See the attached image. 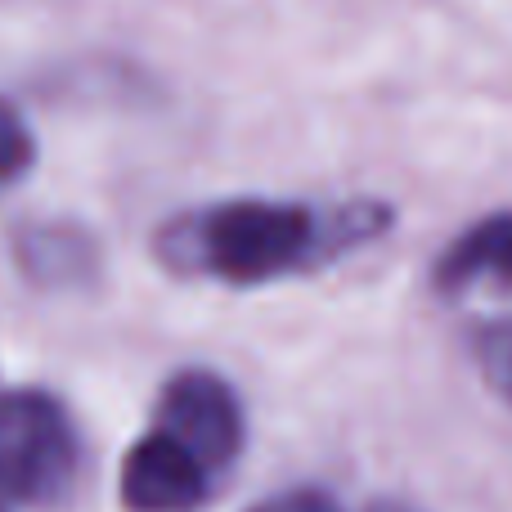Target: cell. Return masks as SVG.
Segmentation results:
<instances>
[{"label":"cell","instance_id":"obj_7","mask_svg":"<svg viewBox=\"0 0 512 512\" xmlns=\"http://www.w3.org/2000/svg\"><path fill=\"white\" fill-rule=\"evenodd\" d=\"M32 153H36V144H32V135H27L23 117L9 104H0V189H9L18 176H27Z\"/></svg>","mask_w":512,"mask_h":512},{"label":"cell","instance_id":"obj_9","mask_svg":"<svg viewBox=\"0 0 512 512\" xmlns=\"http://www.w3.org/2000/svg\"><path fill=\"white\" fill-rule=\"evenodd\" d=\"M373 512H409V508H400V504H378Z\"/></svg>","mask_w":512,"mask_h":512},{"label":"cell","instance_id":"obj_5","mask_svg":"<svg viewBox=\"0 0 512 512\" xmlns=\"http://www.w3.org/2000/svg\"><path fill=\"white\" fill-rule=\"evenodd\" d=\"M436 288L450 297L468 288H512V212L468 225L436 261Z\"/></svg>","mask_w":512,"mask_h":512},{"label":"cell","instance_id":"obj_10","mask_svg":"<svg viewBox=\"0 0 512 512\" xmlns=\"http://www.w3.org/2000/svg\"><path fill=\"white\" fill-rule=\"evenodd\" d=\"M0 512H5V508H0Z\"/></svg>","mask_w":512,"mask_h":512},{"label":"cell","instance_id":"obj_4","mask_svg":"<svg viewBox=\"0 0 512 512\" xmlns=\"http://www.w3.org/2000/svg\"><path fill=\"white\" fill-rule=\"evenodd\" d=\"M207 463L153 427L122 459V504L131 512H194L207 499Z\"/></svg>","mask_w":512,"mask_h":512},{"label":"cell","instance_id":"obj_3","mask_svg":"<svg viewBox=\"0 0 512 512\" xmlns=\"http://www.w3.org/2000/svg\"><path fill=\"white\" fill-rule=\"evenodd\" d=\"M158 427L176 436L185 450H194L207 468H225L243 445V405L225 378L207 369H185L162 387Z\"/></svg>","mask_w":512,"mask_h":512},{"label":"cell","instance_id":"obj_6","mask_svg":"<svg viewBox=\"0 0 512 512\" xmlns=\"http://www.w3.org/2000/svg\"><path fill=\"white\" fill-rule=\"evenodd\" d=\"M472 351H477V364H481V373H486V382L512 405V315L481 328Z\"/></svg>","mask_w":512,"mask_h":512},{"label":"cell","instance_id":"obj_1","mask_svg":"<svg viewBox=\"0 0 512 512\" xmlns=\"http://www.w3.org/2000/svg\"><path fill=\"white\" fill-rule=\"evenodd\" d=\"M391 225V212L378 203H351L337 212H315L301 203H265V198H234L207 207L176 225L171 248L180 261L234 288L283 279L292 270L337 256L355 243L373 239Z\"/></svg>","mask_w":512,"mask_h":512},{"label":"cell","instance_id":"obj_2","mask_svg":"<svg viewBox=\"0 0 512 512\" xmlns=\"http://www.w3.org/2000/svg\"><path fill=\"white\" fill-rule=\"evenodd\" d=\"M77 472V436L63 405L45 391L0 396V495L50 504Z\"/></svg>","mask_w":512,"mask_h":512},{"label":"cell","instance_id":"obj_8","mask_svg":"<svg viewBox=\"0 0 512 512\" xmlns=\"http://www.w3.org/2000/svg\"><path fill=\"white\" fill-rule=\"evenodd\" d=\"M252 512H342L337 499L319 486H297V490H283V495L261 499Z\"/></svg>","mask_w":512,"mask_h":512}]
</instances>
